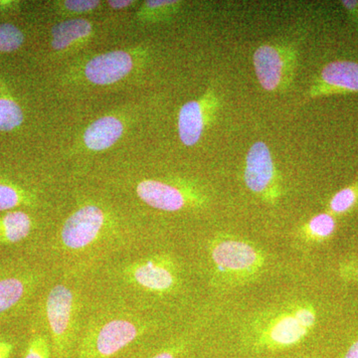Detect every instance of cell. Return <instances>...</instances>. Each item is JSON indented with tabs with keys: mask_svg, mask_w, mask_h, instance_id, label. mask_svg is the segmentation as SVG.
<instances>
[{
	"mask_svg": "<svg viewBox=\"0 0 358 358\" xmlns=\"http://www.w3.org/2000/svg\"><path fill=\"white\" fill-rule=\"evenodd\" d=\"M24 42V35L16 26L4 23L0 24V52L10 53L20 48Z\"/></svg>",
	"mask_w": 358,
	"mask_h": 358,
	"instance_id": "20",
	"label": "cell"
},
{
	"mask_svg": "<svg viewBox=\"0 0 358 358\" xmlns=\"http://www.w3.org/2000/svg\"><path fill=\"white\" fill-rule=\"evenodd\" d=\"M26 292L25 282L18 278L0 280V313L15 307Z\"/></svg>",
	"mask_w": 358,
	"mask_h": 358,
	"instance_id": "17",
	"label": "cell"
},
{
	"mask_svg": "<svg viewBox=\"0 0 358 358\" xmlns=\"http://www.w3.org/2000/svg\"><path fill=\"white\" fill-rule=\"evenodd\" d=\"M253 65L265 91H287L298 67V50L289 44H263L254 52Z\"/></svg>",
	"mask_w": 358,
	"mask_h": 358,
	"instance_id": "3",
	"label": "cell"
},
{
	"mask_svg": "<svg viewBox=\"0 0 358 358\" xmlns=\"http://www.w3.org/2000/svg\"><path fill=\"white\" fill-rule=\"evenodd\" d=\"M209 255L216 274L224 284L252 281L262 273L266 256L256 245L233 236H219L209 245Z\"/></svg>",
	"mask_w": 358,
	"mask_h": 358,
	"instance_id": "2",
	"label": "cell"
},
{
	"mask_svg": "<svg viewBox=\"0 0 358 358\" xmlns=\"http://www.w3.org/2000/svg\"><path fill=\"white\" fill-rule=\"evenodd\" d=\"M331 91L358 92V64L352 61H334L322 68L319 82L308 95L315 98Z\"/></svg>",
	"mask_w": 358,
	"mask_h": 358,
	"instance_id": "12",
	"label": "cell"
},
{
	"mask_svg": "<svg viewBox=\"0 0 358 358\" xmlns=\"http://www.w3.org/2000/svg\"><path fill=\"white\" fill-rule=\"evenodd\" d=\"M106 226V214L96 205H84L67 218L61 228V246L69 251H82L95 243Z\"/></svg>",
	"mask_w": 358,
	"mask_h": 358,
	"instance_id": "7",
	"label": "cell"
},
{
	"mask_svg": "<svg viewBox=\"0 0 358 358\" xmlns=\"http://www.w3.org/2000/svg\"><path fill=\"white\" fill-rule=\"evenodd\" d=\"M93 31V26L83 18L62 21L52 28V47L61 51L70 48L73 44L86 40Z\"/></svg>",
	"mask_w": 358,
	"mask_h": 358,
	"instance_id": "14",
	"label": "cell"
},
{
	"mask_svg": "<svg viewBox=\"0 0 358 358\" xmlns=\"http://www.w3.org/2000/svg\"><path fill=\"white\" fill-rule=\"evenodd\" d=\"M341 275L348 281L358 282V262L341 266Z\"/></svg>",
	"mask_w": 358,
	"mask_h": 358,
	"instance_id": "24",
	"label": "cell"
},
{
	"mask_svg": "<svg viewBox=\"0 0 358 358\" xmlns=\"http://www.w3.org/2000/svg\"><path fill=\"white\" fill-rule=\"evenodd\" d=\"M127 275L136 286L157 294L173 291L179 282L178 267L169 256H152L138 261L129 266Z\"/></svg>",
	"mask_w": 358,
	"mask_h": 358,
	"instance_id": "9",
	"label": "cell"
},
{
	"mask_svg": "<svg viewBox=\"0 0 358 358\" xmlns=\"http://www.w3.org/2000/svg\"><path fill=\"white\" fill-rule=\"evenodd\" d=\"M343 358H358V338L348 348Z\"/></svg>",
	"mask_w": 358,
	"mask_h": 358,
	"instance_id": "27",
	"label": "cell"
},
{
	"mask_svg": "<svg viewBox=\"0 0 358 358\" xmlns=\"http://www.w3.org/2000/svg\"><path fill=\"white\" fill-rule=\"evenodd\" d=\"M51 346L43 334H35L30 339L24 358H50Z\"/></svg>",
	"mask_w": 358,
	"mask_h": 358,
	"instance_id": "22",
	"label": "cell"
},
{
	"mask_svg": "<svg viewBox=\"0 0 358 358\" xmlns=\"http://www.w3.org/2000/svg\"><path fill=\"white\" fill-rule=\"evenodd\" d=\"M136 194L148 206L166 212L182 210L204 202L199 192L155 179L141 181Z\"/></svg>",
	"mask_w": 358,
	"mask_h": 358,
	"instance_id": "10",
	"label": "cell"
},
{
	"mask_svg": "<svg viewBox=\"0 0 358 358\" xmlns=\"http://www.w3.org/2000/svg\"><path fill=\"white\" fill-rule=\"evenodd\" d=\"M336 229V221L333 214L322 212L313 216L301 227V234L307 241L324 242L333 236Z\"/></svg>",
	"mask_w": 358,
	"mask_h": 358,
	"instance_id": "16",
	"label": "cell"
},
{
	"mask_svg": "<svg viewBox=\"0 0 358 358\" xmlns=\"http://www.w3.org/2000/svg\"><path fill=\"white\" fill-rule=\"evenodd\" d=\"M176 357H178V355H176V350H162V352L157 353L155 357L150 358H176Z\"/></svg>",
	"mask_w": 358,
	"mask_h": 358,
	"instance_id": "28",
	"label": "cell"
},
{
	"mask_svg": "<svg viewBox=\"0 0 358 358\" xmlns=\"http://www.w3.org/2000/svg\"><path fill=\"white\" fill-rule=\"evenodd\" d=\"M244 181L250 192L265 203L275 204L281 199V176L270 148L264 141H256L248 150L245 160Z\"/></svg>",
	"mask_w": 358,
	"mask_h": 358,
	"instance_id": "4",
	"label": "cell"
},
{
	"mask_svg": "<svg viewBox=\"0 0 358 358\" xmlns=\"http://www.w3.org/2000/svg\"><path fill=\"white\" fill-rule=\"evenodd\" d=\"M220 101L213 90H208L199 100L189 101L178 114V134L186 147H193L201 138L205 129L215 120Z\"/></svg>",
	"mask_w": 358,
	"mask_h": 358,
	"instance_id": "8",
	"label": "cell"
},
{
	"mask_svg": "<svg viewBox=\"0 0 358 358\" xmlns=\"http://www.w3.org/2000/svg\"><path fill=\"white\" fill-rule=\"evenodd\" d=\"M65 8L71 13H84L94 10L100 4V1L95 0H67L63 2Z\"/></svg>",
	"mask_w": 358,
	"mask_h": 358,
	"instance_id": "23",
	"label": "cell"
},
{
	"mask_svg": "<svg viewBox=\"0 0 358 358\" xmlns=\"http://www.w3.org/2000/svg\"><path fill=\"white\" fill-rule=\"evenodd\" d=\"M110 7L115 9L126 8L134 3L133 0H110L108 2Z\"/></svg>",
	"mask_w": 358,
	"mask_h": 358,
	"instance_id": "26",
	"label": "cell"
},
{
	"mask_svg": "<svg viewBox=\"0 0 358 358\" xmlns=\"http://www.w3.org/2000/svg\"><path fill=\"white\" fill-rule=\"evenodd\" d=\"M24 120L22 110L15 101L0 98V131H10Z\"/></svg>",
	"mask_w": 358,
	"mask_h": 358,
	"instance_id": "18",
	"label": "cell"
},
{
	"mask_svg": "<svg viewBox=\"0 0 358 358\" xmlns=\"http://www.w3.org/2000/svg\"><path fill=\"white\" fill-rule=\"evenodd\" d=\"M13 350V343L6 341H0V358H8Z\"/></svg>",
	"mask_w": 358,
	"mask_h": 358,
	"instance_id": "25",
	"label": "cell"
},
{
	"mask_svg": "<svg viewBox=\"0 0 358 358\" xmlns=\"http://www.w3.org/2000/svg\"><path fill=\"white\" fill-rule=\"evenodd\" d=\"M124 133V124L117 117L106 115L90 124L83 140L86 147L93 152H102L115 145Z\"/></svg>",
	"mask_w": 358,
	"mask_h": 358,
	"instance_id": "13",
	"label": "cell"
},
{
	"mask_svg": "<svg viewBox=\"0 0 358 358\" xmlns=\"http://www.w3.org/2000/svg\"><path fill=\"white\" fill-rule=\"evenodd\" d=\"M134 67L133 57L127 51L100 54L85 66V75L91 83L106 86L121 81Z\"/></svg>",
	"mask_w": 358,
	"mask_h": 358,
	"instance_id": "11",
	"label": "cell"
},
{
	"mask_svg": "<svg viewBox=\"0 0 358 358\" xmlns=\"http://www.w3.org/2000/svg\"><path fill=\"white\" fill-rule=\"evenodd\" d=\"M143 333V327L134 320H109L86 336L77 358H112Z\"/></svg>",
	"mask_w": 358,
	"mask_h": 358,
	"instance_id": "5",
	"label": "cell"
},
{
	"mask_svg": "<svg viewBox=\"0 0 358 358\" xmlns=\"http://www.w3.org/2000/svg\"><path fill=\"white\" fill-rule=\"evenodd\" d=\"M358 202V183L339 190L329 201V213L341 215L352 210Z\"/></svg>",
	"mask_w": 358,
	"mask_h": 358,
	"instance_id": "19",
	"label": "cell"
},
{
	"mask_svg": "<svg viewBox=\"0 0 358 358\" xmlns=\"http://www.w3.org/2000/svg\"><path fill=\"white\" fill-rule=\"evenodd\" d=\"M24 201V193L18 188L0 182V211L9 210Z\"/></svg>",
	"mask_w": 358,
	"mask_h": 358,
	"instance_id": "21",
	"label": "cell"
},
{
	"mask_svg": "<svg viewBox=\"0 0 358 358\" xmlns=\"http://www.w3.org/2000/svg\"><path fill=\"white\" fill-rule=\"evenodd\" d=\"M45 310L54 353L57 357H63L74 334L76 298L72 289L64 285L53 287L47 296Z\"/></svg>",
	"mask_w": 358,
	"mask_h": 358,
	"instance_id": "6",
	"label": "cell"
},
{
	"mask_svg": "<svg viewBox=\"0 0 358 358\" xmlns=\"http://www.w3.org/2000/svg\"><path fill=\"white\" fill-rule=\"evenodd\" d=\"M317 310L310 303H294L266 313L254 322L253 345L259 350H280L298 345L315 327Z\"/></svg>",
	"mask_w": 358,
	"mask_h": 358,
	"instance_id": "1",
	"label": "cell"
},
{
	"mask_svg": "<svg viewBox=\"0 0 358 358\" xmlns=\"http://www.w3.org/2000/svg\"><path fill=\"white\" fill-rule=\"evenodd\" d=\"M32 219L22 211L7 212L0 219V243L15 244L29 236Z\"/></svg>",
	"mask_w": 358,
	"mask_h": 358,
	"instance_id": "15",
	"label": "cell"
}]
</instances>
